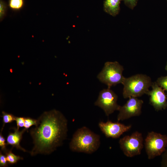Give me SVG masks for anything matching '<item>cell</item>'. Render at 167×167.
I'll list each match as a JSON object with an SVG mask.
<instances>
[{"label": "cell", "instance_id": "obj_12", "mask_svg": "<svg viewBox=\"0 0 167 167\" xmlns=\"http://www.w3.org/2000/svg\"><path fill=\"white\" fill-rule=\"evenodd\" d=\"M122 0H105L104 2V11L113 16H116L120 11V4Z\"/></svg>", "mask_w": 167, "mask_h": 167}, {"label": "cell", "instance_id": "obj_7", "mask_svg": "<svg viewBox=\"0 0 167 167\" xmlns=\"http://www.w3.org/2000/svg\"><path fill=\"white\" fill-rule=\"evenodd\" d=\"M118 99L117 95L108 87L100 92L94 105L102 109L105 115L109 116L115 111L118 110L120 106L117 103Z\"/></svg>", "mask_w": 167, "mask_h": 167}, {"label": "cell", "instance_id": "obj_16", "mask_svg": "<svg viewBox=\"0 0 167 167\" xmlns=\"http://www.w3.org/2000/svg\"><path fill=\"white\" fill-rule=\"evenodd\" d=\"M37 119L29 117H24V128L28 130L32 126H36L37 125Z\"/></svg>", "mask_w": 167, "mask_h": 167}, {"label": "cell", "instance_id": "obj_8", "mask_svg": "<svg viewBox=\"0 0 167 167\" xmlns=\"http://www.w3.org/2000/svg\"><path fill=\"white\" fill-rule=\"evenodd\" d=\"M143 101L137 97H131L126 103L121 106L117 116L118 121H123L131 117L139 116L141 113Z\"/></svg>", "mask_w": 167, "mask_h": 167}, {"label": "cell", "instance_id": "obj_21", "mask_svg": "<svg viewBox=\"0 0 167 167\" xmlns=\"http://www.w3.org/2000/svg\"><path fill=\"white\" fill-rule=\"evenodd\" d=\"M15 121L17 124V128L19 129V127H23L24 125V117H16Z\"/></svg>", "mask_w": 167, "mask_h": 167}, {"label": "cell", "instance_id": "obj_24", "mask_svg": "<svg viewBox=\"0 0 167 167\" xmlns=\"http://www.w3.org/2000/svg\"><path fill=\"white\" fill-rule=\"evenodd\" d=\"M165 69L167 71V62H166V64L165 66Z\"/></svg>", "mask_w": 167, "mask_h": 167}, {"label": "cell", "instance_id": "obj_23", "mask_svg": "<svg viewBox=\"0 0 167 167\" xmlns=\"http://www.w3.org/2000/svg\"><path fill=\"white\" fill-rule=\"evenodd\" d=\"M161 164L162 167H167V147L165 151L162 154Z\"/></svg>", "mask_w": 167, "mask_h": 167}, {"label": "cell", "instance_id": "obj_4", "mask_svg": "<svg viewBox=\"0 0 167 167\" xmlns=\"http://www.w3.org/2000/svg\"><path fill=\"white\" fill-rule=\"evenodd\" d=\"M124 70L123 66L117 61L107 62L97 77L101 82L111 88L122 84L125 77L122 75Z\"/></svg>", "mask_w": 167, "mask_h": 167}, {"label": "cell", "instance_id": "obj_11", "mask_svg": "<svg viewBox=\"0 0 167 167\" xmlns=\"http://www.w3.org/2000/svg\"><path fill=\"white\" fill-rule=\"evenodd\" d=\"M12 129L14 131L13 133H10L7 136L6 138V145H10L13 147H15L24 152H27L25 149L20 146V143L23 134L27 130L25 128L21 131H19L17 128L14 127Z\"/></svg>", "mask_w": 167, "mask_h": 167}, {"label": "cell", "instance_id": "obj_22", "mask_svg": "<svg viewBox=\"0 0 167 167\" xmlns=\"http://www.w3.org/2000/svg\"><path fill=\"white\" fill-rule=\"evenodd\" d=\"M8 164L6 156L3 154L1 151L0 152V166L4 167L8 166Z\"/></svg>", "mask_w": 167, "mask_h": 167}, {"label": "cell", "instance_id": "obj_18", "mask_svg": "<svg viewBox=\"0 0 167 167\" xmlns=\"http://www.w3.org/2000/svg\"><path fill=\"white\" fill-rule=\"evenodd\" d=\"M7 9V5L6 3L2 0L0 1V19H2L6 15Z\"/></svg>", "mask_w": 167, "mask_h": 167}, {"label": "cell", "instance_id": "obj_14", "mask_svg": "<svg viewBox=\"0 0 167 167\" xmlns=\"http://www.w3.org/2000/svg\"><path fill=\"white\" fill-rule=\"evenodd\" d=\"M24 4V0H9L8 5L12 10L18 11L23 8Z\"/></svg>", "mask_w": 167, "mask_h": 167}, {"label": "cell", "instance_id": "obj_2", "mask_svg": "<svg viewBox=\"0 0 167 167\" xmlns=\"http://www.w3.org/2000/svg\"><path fill=\"white\" fill-rule=\"evenodd\" d=\"M100 144V136L83 126L74 133L69 148L73 152L92 154L98 150Z\"/></svg>", "mask_w": 167, "mask_h": 167}, {"label": "cell", "instance_id": "obj_5", "mask_svg": "<svg viewBox=\"0 0 167 167\" xmlns=\"http://www.w3.org/2000/svg\"><path fill=\"white\" fill-rule=\"evenodd\" d=\"M145 151L149 159L162 154L167 147V135L153 131L149 132L145 139Z\"/></svg>", "mask_w": 167, "mask_h": 167}, {"label": "cell", "instance_id": "obj_13", "mask_svg": "<svg viewBox=\"0 0 167 167\" xmlns=\"http://www.w3.org/2000/svg\"><path fill=\"white\" fill-rule=\"evenodd\" d=\"M6 150L4 153L9 164L13 165L17 163L20 160H23V157L14 154L12 152V149Z\"/></svg>", "mask_w": 167, "mask_h": 167}, {"label": "cell", "instance_id": "obj_10", "mask_svg": "<svg viewBox=\"0 0 167 167\" xmlns=\"http://www.w3.org/2000/svg\"><path fill=\"white\" fill-rule=\"evenodd\" d=\"M98 126L106 137L113 138H119L131 127V125H125L118 122H114L109 120L105 122H100L99 123Z\"/></svg>", "mask_w": 167, "mask_h": 167}, {"label": "cell", "instance_id": "obj_20", "mask_svg": "<svg viewBox=\"0 0 167 167\" xmlns=\"http://www.w3.org/2000/svg\"><path fill=\"white\" fill-rule=\"evenodd\" d=\"M3 129L2 128L0 134V146L1 150L4 152L7 150L6 148V140L4 137L2 136V133Z\"/></svg>", "mask_w": 167, "mask_h": 167}, {"label": "cell", "instance_id": "obj_1", "mask_svg": "<svg viewBox=\"0 0 167 167\" xmlns=\"http://www.w3.org/2000/svg\"><path fill=\"white\" fill-rule=\"evenodd\" d=\"M37 120L35 127L30 131L34 144L31 155L49 154L66 139L67 120L61 112L55 109L44 112Z\"/></svg>", "mask_w": 167, "mask_h": 167}, {"label": "cell", "instance_id": "obj_17", "mask_svg": "<svg viewBox=\"0 0 167 167\" xmlns=\"http://www.w3.org/2000/svg\"><path fill=\"white\" fill-rule=\"evenodd\" d=\"M156 82L158 85L167 92V76L159 77Z\"/></svg>", "mask_w": 167, "mask_h": 167}, {"label": "cell", "instance_id": "obj_6", "mask_svg": "<svg viewBox=\"0 0 167 167\" xmlns=\"http://www.w3.org/2000/svg\"><path fill=\"white\" fill-rule=\"evenodd\" d=\"M142 133L136 131L130 135H126L119 141L120 147L124 154L131 157L140 155L143 148Z\"/></svg>", "mask_w": 167, "mask_h": 167}, {"label": "cell", "instance_id": "obj_3", "mask_svg": "<svg viewBox=\"0 0 167 167\" xmlns=\"http://www.w3.org/2000/svg\"><path fill=\"white\" fill-rule=\"evenodd\" d=\"M152 83L151 78L145 74H137L128 78L125 77L122 83L123 86V96L126 99L147 94Z\"/></svg>", "mask_w": 167, "mask_h": 167}, {"label": "cell", "instance_id": "obj_25", "mask_svg": "<svg viewBox=\"0 0 167 167\" xmlns=\"http://www.w3.org/2000/svg\"></svg>", "mask_w": 167, "mask_h": 167}, {"label": "cell", "instance_id": "obj_9", "mask_svg": "<svg viewBox=\"0 0 167 167\" xmlns=\"http://www.w3.org/2000/svg\"><path fill=\"white\" fill-rule=\"evenodd\" d=\"M152 89L148 92L149 97V103L155 110L159 111L167 108V98L165 90L155 82H152Z\"/></svg>", "mask_w": 167, "mask_h": 167}, {"label": "cell", "instance_id": "obj_19", "mask_svg": "<svg viewBox=\"0 0 167 167\" xmlns=\"http://www.w3.org/2000/svg\"><path fill=\"white\" fill-rule=\"evenodd\" d=\"M125 4L131 9H133L137 5L138 0H122Z\"/></svg>", "mask_w": 167, "mask_h": 167}, {"label": "cell", "instance_id": "obj_15", "mask_svg": "<svg viewBox=\"0 0 167 167\" xmlns=\"http://www.w3.org/2000/svg\"><path fill=\"white\" fill-rule=\"evenodd\" d=\"M3 125L2 128L3 127L5 124L11 123L15 121L16 117L12 114L8 113L4 111L2 112Z\"/></svg>", "mask_w": 167, "mask_h": 167}]
</instances>
